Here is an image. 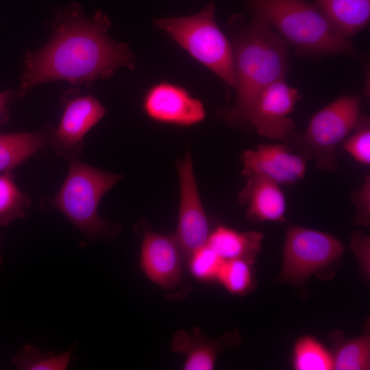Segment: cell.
Here are the masks:
<instances>
[{
  "label": "cell",
  "mask_w": 370,
  "mask_h": 370,
  "mask_svg": "<svg viewBox=\"0 0 370 370\" xmlns=\"http://www.w3.org/2000/svg\"><path fill=\"white\" fill-rule=\"evenodd\" d=\"M2 264V256H1V254H0V267Z\"/></svg>",
  "instance_id": "obj_28"
},
{
  "label": "cell",
  "mask_w": 370,
  "mask_h": 370,
  "mask_svg": "<svg viewBox=\"0 0 370 370\" xmlns=\"http://www.w3.org/2000/svg\"><path fill=\"white\" fill-rule=\"evenodd\" d=\"M293 363L297 370L333 369L332 355L311 336H304L297 341Z\"/></svg>",
  "instance_id": "obj_22"
},
{
  "label": "cell",
  "mask_w": 370,
  "mask_h": 370,
  "mask_svg": "<svg viewBox=\"0 0 370 370\" xmlns=\"http://www.w3.org/2000/svg\"><path fill=\"white\" fill-rule=\"evenodd\" d=\"M64 110L58 127L51 130L49 147L65 160L78 159L84 137L105 115L106 110L92 95L64 96Z\"/></svg>",
  "instance_id": "obj_9"
},
{
  "label": "cell",
  "mask_w": 370,
  "mask_h": 370,
  "mask_svg": "<svg viewBox=\"0 0 370 370\" xmlns=\"http://www.w3.org/2000/svg\"><path fill=\"white\" fill-rule=\"evenodd\" d=\"M342 243L327 233L291 225L286 232L281 278L300 284L343 253Z\"/></svg>",
  "instance_id": "obj_7"
},
{
  "label": "cell",
  "mask_w": 370,
  "mask_h": 370,
  "mask_svg": "<svg viewBox=\"0 0 370 370\" xmlns=\"http://www.w3.org/2000/svg\"><path fill=\"white\" fill-rule=\"evenodd\" d=\"M352 199L356 204V222L367 225L370 217V178L366 176L362 186L352 193Z\"/></svg>",
  "instance_id": "obj_26"
},
{
  "label": "cell",
  "mask_w": 370,
  "mask_h": 370,
  "mask_svg": "<svg viewBox=\"0 0 370 370\" xmlns=\"http://www.w3.org/2000/svg\"><path fill=\"white\" fill-rule=\"evenodd\" d=\"M258 232H238L225 226L210 232L207 244L223 260L241 259L253 263L261 247Z\"/></svg>",
  "instance_id": "obj_18"
},
{
  "label": "cell",
  "mask_w": 370,
  "mask_h": 370,
  "mask_svg": "<svg viewBox=\"0 0 370 370\" xmlns=\"http://www.w3.org/2000/svg\"><path fill=\"white\" fill-rule=\"evenodd\" d=\"M110 25L100 10L88 17L76 3L58 9L51 22L47 43L25 55L18 97L23 98L36 86L51 81L88 85L110 77L120 67L134 69L128 46L108 36Z\"/></svg>",
  "instance_id": "obj_1"
},
{
  "label": "cell",
  "mask_w": 370,
  "mask_h": 370,
  "mask_svg": "<svg viewBox=\"0 0 370 370\" xmlns=\"http://www.w3.org/2000/svg\"><path fill=\"white\" fill-rule=\"evenodd\" d=\"M73 348L55 354L51 351L40 352L36 347L26 344L13 356L12 362L19 370H65L72 360Z\"/></svg>",
  "instance_id": "obj_20"
},
{
  "label": "cell",
  "mask_w": 370,
  "mask_h": 370,
  "mask_svg": "<svg viewBox=\"0 0 370 370\" xmlns=\"http://www.w3.org/2000/svg\"><path fill=\"white\" fill-rule=\"evenodd\" d=\"M32 199L18 186L12 172L0 173V226L24 219Z\"/></svg>",
  "instance_id": "obj_19"
},
{
  "label": "cell",
  "mask_w": 370,
  "mask_h": 370,
  "mask_svg": "<svg viewBox=\"0 0 370 370\" xmlns=\"http://www.w3.org/2000/svg\"><path fill=\"white\" fill-rule=\"evenodd\" d=\"M143 110L151 119L162 123L189 126L206 116L203 103L181 86L162 82L151 86L143 98Z\"/></svg>",
  "instance_id": "obj_11"
},
{
  "label": "cell",
  "mask_w": 370,
  "mask_h": 370,
  "mask_svg": "<svg viewBox=\"0 0 370 370\" xmlns=\"http://www.w3.org/2000/svg\"><path fill=\"white\" fill-rule=\"evenodd\" d=\"M333 27L348 38L364 29L370 18V0H314Z\"/></svg>",
  "instance_id": "obj_17"
},
{
  "label": "cell",
  "mask_w": 370,
  "mask_h": 370,
  "mask_svg": "<svg viewBox=\"0 0 370 370\" xmlns=\"http://www.w3.org/2000/svg\"><path fill=\"white\" fill-rule=\"evenodd\" d=\"M180 180V206L174 235L184 260L207 244L210 223L203 208L195 180L192 158L188 153L177 164Z\"/></svg>",
  "instance_id": "obj_10"
},
{
  "label": "cell",
  "mask_w": 370,
  "mask_h": 370,
  "mask_svg": "<svg viewBox=\"0 0 370 370\" xmlns=\"http://www.w3.org/2000/svg\"><path fill=\"white\" fill-rule=\"evenodd\" d=\"M50 133H0V173L13 172L49 147Z\"/></svg>",
  "instance_id": "obj_16"
},
{
  "label": "cell",
  "mask_w": 370,
  "mask_h": 370,
  "mask_svg": "<svg viewBox=\"0 0 370 370\" xmlns=\"http://www.w3.org/2000/svg\"><path fill=\"white\" fill-rule=\"evenodd\" d=\"M123 177L74 159L51 205L86 239H112L119 227L99 214L98 206L104 195Z\"/></svg>",
  "instance_id": "obj_4"
},
{
  "label": "cell",
  "mask_w": 370,
  "mask_h": 370,
  "mask_svg": "<svg viewBox=\"0 0 370 370\" xmlns=\"http://www.w3.org/2000/svg\"><path fill=\"white\" fill-rule=\"evenodd\" d=\"M251 264L241 259L224 260L216 280L232 294L245 295L253 286Z\"/></svg>",
  "instance_id": "obj_23"
},
{
  "label": "cell",
  "mask_w": 370,
  "mask_h": 370,
  "mask_svg": "<svg viewBox=\"0 0 370 370\" xmlns=\"http://www.w3.org/2000/svg\"><path fill=\"white\" fill-rule=\"evenodd\" d=\"M214 12L215 5L211 2L197 14L157 18L154 25L226 85L235 89L236 75L232 46L216 23Z\"/></svg>",
  "instance_id": "obj_5"
},
{
  "label": "cell",
  "mask_w": 370,
  "mask_h": 370,
  "mask_svg": "<svg viewBox=\"0 0 370 370\" xmlns=\"http://www.w3.org/2000/svg\"><path fill=\"white\" fill-rule=\"evenodd\" d=\"M332 358L334 369H369L370 338L369 333H365L354 339L341 343L336 349Z\"/></svg>",
  "instance_id": "obj_21"
},
{
  "label": "cell",
  "mask_w": 370,
  "mask_h": 370,
  "mask_svg": "<svg viewBox=\"0 0 370 370\" xmlns=\"http://www.w3.org/2000/svg\"><path fill=\"white\" fill-rule=\"evenodd\" d=\"M238 195V201L248 205L247 217L254 221H283L286 199L280 185L261 175H251Z\"/></svg>",
  "instance_id": "obj_15"
},
{
  "label": "cell",
  "mask_w": 370,
  "mask_h": 370,
  "mask_svg": "<svg viewBox=\"0 0 370 370\" xmlns=\"http://www.w3.org/2000/svg\"><path fill=\"white\" fill-rule=\"evenodd\" d=\"M254 14L303 56H356L357 51L312 3L306 0H247Z\"/></svg>",
  "instance_id": "obj_3"
},
{
  "label": "cell",
  "mask_w": 370,
  "mask_h": 370,
  "mask_svg": "<svg viewBox=\"0 0 370 370\" xmlns=\"http://www.w3.org/2000/svg\"><path fill=\"white\" fill-rule=\"evenodd\" d=\"M236 75L234 104L225 112L232 124H241L245 112L258 92L279 79L288 70L287 43L262 17L241 27L232 43Z\"/></svg>",
  "instance_id": "obj_2"
},
{
  "label": "cell",
  "mask_w": 370,
  "mask_h": 370,
  "mask_svg": "<svg viewBox=\"0 0 370 370\" xmlns=\"http://www.w3.org/2000/svg\"><path fill=\"white\" fill-rule=\"evenodd\" d=\"M354 132L344 140L343 149L358 162L370 164V125L368 117H360Z\"/></svg>",
  "instance_id": "obj_25"
},
{
  "label": "cell",
  "mask_w": 370,
  "mask_h": 370,
  "mask_svg": "<svg viewBox=\"0 0 370 370\" xmlns=\"http://www.w3.org/2000/svg\"><path fill=\"white\" fill-rule=\"evenodd\" d=\"M243 175H264L279 185H291L301 180L306 173L305 157L291 152L280 144H260L255 150L243 155Z\"/></svg>",
  "instance_id": "obj_13"
},
{
  "label": "cell",
  "mask_w": 370,
  "mask_h": 370,
  "mask_svg": "<svg viewBox=\"0 0 370 370\" xmlns=\"http://www.w3.org/2000/svg\"><path fill=\"white\" fill-rule=\"evenodd\" d=\"M14 97L13 91L0 92V124L6 122L9 118L10 105Z\"/></svg>",
  "instance_id": "obj_27"
},
{
  "label": "cell",
  "mask_w": 370,
  "mask_h": 370,
  "mask_svg": "<svg viewBox=\"0 0 370 370\" xmlns=\"http://www.w3.org/2000/svg\"><path fill=\"white\" fill-rule=\"evenodd\" d=\"M236 332H230L216 339L206 338L199 328L192 334L178 330L173 336L171 349L185 356L184 370H211L214 367L218 354L224 349L239 342Z\"/></svg>",
  "instance_id": "obj_14"
},
{
  "label": "cell",
  "mask_w": 370,
  "mask_h": 370,
  "mask_svg": "<svg viewBox=\"0 0 370 370\" xmlns=\"http://www.w3.org/2000/svg\"><path fill=\"white\" fill-rule=\"evenodd\" d=\"M299 98L297 88L284 79L262 88L247 109L242 123L254 127L262 136L284 140L294 134L295 123L289 117Z\"/></svg>",
  "instance_id": "obj_8"
},
{
  "label": "cell",
  "mask_w": 370,
  "mask_h": 370,
  "mask_svg": "<svg viewBox=\"0 0 370 370\" xmlns=\"http://www.w3.org/2000/svg\"><path fill=\"white\" fill-rule=\"evenodd\" d=\"M360 102L358 96L345 95L311 118L299 146L303 155L313 159L319 169L337 168L336 148L356 127Z\"/></svg>",
  "instance_id": "obj_6"
},
{
  "label": "cell",
  "mask_w": 370,
  "mask_h": 370,
  "mask_svg": "<svg viewBox=\"0 0 370 370\" xmlns=\"http://www.w3.org/2000/svg\"><path fill=\"white\" fill-rule=\"evenodd\" d=\"M140 264L149 280L166 289L176 286L182 278L184 258L174 235L143 230Z\"/></svg>",
  "instance_id": "obj_12"
},
{
  "label": "cell",
  "mask_w": 370,
  "mask_h": 370,
  "mask_svg": "<svg viewBox=\"0 0 370 370\" xmlns=\"http://www.w3.org/2000/svg\"><path fill=\"white\" fill-rule=\"evenodd\" d=\"M186 260L191 275L201 282L216 280L224 261L208 244L193 252Z\"/></svg>",
  "instance_id": "obj_24"
}]
</instances>
